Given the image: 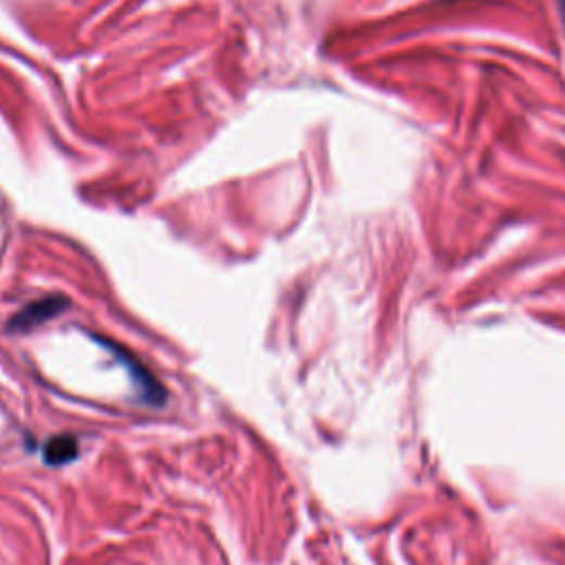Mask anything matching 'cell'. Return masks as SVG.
<instances>
[{"mask_svg":"<svg viewBox=\"0 0 565 565\" xmlns=\"http://www.w3.org/2000/svg\"><path fill=\"white\" fill-rule=\"evenodd\" d=\"M65 307H67V300L60 298V296H49V298H42L38 303H31L23 311H18L16 317L12 319L10 330L12 332L34 330V328L42 325L44 321H51L55 313H60Z\"/></svg>","mask_w":565,"mask_h":565,"instance_id":"1","label":"cell"},{"mask_svg":"<svg viewBox=\"0 0 565 565\" xmlns=\"http://www.w3.org/2000/svg\"><path fill=\"white\" fill-rule=\"evenodd\" d=\"M106 345H108L111 349H115V351L119 354L121 362L127 364V369H129V373H131V378H133V383H136V389H138V394H140V400L146 402V405H151V407H162V405L166 402V391H164V387L153 378V375H151L136 358H131L129 354L119 351V349L113 347L111 343H106Z\"/></svg>","mask_w":565,"mask_h":565,"instance_id":"2","label":"cell"},{"mask_svg":"<svg viewBox=\"0 0 565 565\" xmlns=\"http://www.w3.org/2000/svg\"><path fill=\"white\" fill-rule=\"evenodd\" d=\"M78 439L74 435H53L42 449V458L49 466L69 464L78 458Z\"/></svg>","mask_w":565,"mask_h":565,"instance_id":"3","label":"cell"},{"mask_svg":"<svg viewBox=\"0 0 565 565\" xmlns=\"http://www.w3.org/2000/svg\"><path fill=\"white\" fill-rule=\"evenodd\" d=\"M561 3V14H563V23H565V0H558Z\"/></svg>","mask_w":565,"mask_h":565,"instance_id":"4","label":"cell"}]
</instances>
